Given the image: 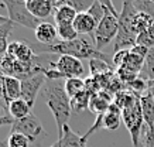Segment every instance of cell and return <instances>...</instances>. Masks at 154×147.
<instances>
[{"mask_svg":"<svg viewBox=\"0 0 154 147\" xmlns=\"http://www.w3.org/2000/svg\"><path fill=\"white\" fill-rule=\"evenodd\" d=\"M42 96L45 98L48 108L54 115L60 139L62 136V130L68 124V120L72 115L71 99L65 92V81H47L42 88Z\"/></svg>","mask_w":154,"mask_h":147,"instance_id":"1","label":"cell"},{"mask_svg":"<svg viewBox=\"0 0 154 147\" xmlns=\"http://www.w3.org/2000/svg\"><path fill=\"white\" fill-rule=\"evenodd\" d=\"M34 51H37L38 54H57V55H71L78 60L82 58H88L91 60H103V61L112 62L107 60V55L103 52L98 51L95 44L89 43L86 38L79 37L74 40V41H57L55 44H40L35 48H33ZM113 65V64H112Z\"/></svg>","mask_w":154,"mask_h":147,"instance_id":"2","label":"cell"},{"mask_svg":"<svg viewBox=\"0 0 154 147\" xmlns=\"http://www.w3.org/2000/svg\"><path fill=\"white\" fill-rule=\"evenodd\" d=\"M139 11L133 0H123V7L119 14V33L115 38V52L122 50H131L137 44V34L133 30V20Z\"/></svg>","mask_w":154,"mask_h":147,"instance_id":"3","label":"cell"},{"mask_svg":"<svg viewBox=\"0 0 154 147\" xmlns=\"http://www.w3.org/2000/svg\"><path fill=\"white\" fill-rule=\"evenodd\" d=\"M7 9L9 20L17 26H23L26 29L35 30L42 23L41 20L34 17L27 9V3L23 0H0Z\"/></svg>","mask_w":154,"mask_h":147,"instance_id":"4","label":"cell"},{"mask_svg":"<svg viewBox=\"0 0 154 147\" xmlns=\"http://www.w3.org/2000/svg\"><path fill=\"white\" fill-rule=\"evenodd\" d=\"M117 33H119V20L110 11H106L105 17L98 24L94 33V44L96 50L102 52L103 48L107 47V44H110L112 40L116 38Z\"/></svg>","mask_w":154,"mask_h":147,"instance_id":"5","label":"cell"},{"mask_svg":"<svg viewBox=\"0 0 154 147\" xmlns=\"http://www.w3.org/2000/svg\"><path fill=\"white\" fill-rule=\"evenodd\" d=\"M122 120L129 130L131 136V143L133 146L137 147L140 144V137H141V130L144 126V118L141 113L140 102H137L136 105L127 108V109L122 110Z\"/></svg>","mask_w":154,"mask_h":147,"instance_id":"6","label":"cell"},{"mask_svg":"<svg viewBox=\"0 0 154 147\" xmlns=\"http://www.w3.org/2000/svg\"><path fill=\"white\" fill-rule=\"evenodd\" d=\"M42 124L40 119L34 113H30L27 118L14 120L10 129V133H20L30 140V143L37 142V139L42 134Z\"/></svg>","mask_w":154,"mask_h":147,"instance_id":"7","label":"cell"},{"mask_svg":"<svg viewBox=\"0 0 154 147\" xmlns=\"http://www.w3.org/2000/svg\"><path fill=\"white\" fill-rule=\"evenodd\" d=\"M48 66L57 69L65 79H69V78H81V75H82L85 71L84 65H82V61L75 57H71V55H61V57H58L57 61L50 62Z\"/></svg>","mask_w":154,"mask_h":147,"instance_id":"8","label":"cell"},{"mask_svg":"<svg viewBox=\"0 0 154 147\" xmlns=\"http://www.w3.org/2000/svg\"><path fill=\"white\" fill-rule=\"evenodd\" d=\"M45 82H47V78H45V75L42 72L21 81V98L30 105L31 109H33L34 102L37 99L40 90L45 85Z\"/></svg>","mask_w":154,"mask_h":147,"instance_id":"9","label":"cell"},{"mask_svg":"<svg viewBox=\"0 0 154 147\" xmlns=\"http://www.w3.org/2000/svg\"><path fill=\"white\" fill-rule=\"evenodd\" d=\"M6 55H9V57L21 62H33L38 58V55L35 54L33 47L27 43H23V41H13V43H10Z\"/></svg>","mask_w":154,"mask_h":147,"instance_id":"10","label":"cell"},{"mask_svg":"<svg viewBox=\"0 0 154 147\" xmlns=\"http://www.w3.org/2000/svg\"><path fill=\"white\" fill-rule=\"evenodd\" d=\"M27 9L34 17L44 20L55 11V6L52 0H30L27 3Z\"/></svg>","mask_w":154,"mask_h":147,"instance_id":"11","label":"cell"},{"mask_svg":"<svg viewBox=\"0 0 154 147\" xmlns=\"http://www.w3.org/2000/svg\"><path fill=\"white\" fill-rule=\"evenodd\" d=\"M98 119L100 120V129H107V130H116L120 126L122 120V109L117 108L115 103L110 105V108L105 113L99 115Z\"/></svg>","mask_w":154,"mask_h":147,"instance_id":"12","label":"cell"},{"mask_svg":"<svg viewBox=\"0 0 154 147\" xmlns=\"http://www.w3.org/2000/svg\"><path fill=\"white\" fill-rule=\"evenodd\" d=\"M112 103H113V98L107 93V90H99L96 93H92V96H91L89 110L99 116V115L105 113L110 108Z\"/></svg>","mask_w":154,"mask_h":147,"instance_id":"13","label":"cell"},{"mask_svg":"<svg viewBox=\"0 0 154 147\" xmlns=\"http://www.w3.org/2000/svg\"><path fill=\"white\" fill-rule=\"evenodd\" d=\"M34 34H35V38L40 44H55L57 40H58V31H57V27L54 24L48 23V21H42L37 29L34 30Z\"/></svg>","mask_w":154,"mask_h":147,"instance_id":"14","label":"cell"},{"mask_svg":"<svg viewBox=\"0 0 154 147\" xmlns=\"http://www.w3.org/2000/svg\"><path fill=\"white\" fill-rule=\"evenodd\" d=\"M61 147H88L84 136H81L78 133H75L72 129L66 124L62 130V136L60 137Z\"/></svg>","mask_w":154,"mask_h":147,"instance_id":"15","label":"cell"},{"mask_svg":"<svg viewBox=\"0 0 154 147\" xmlns=\"http://www.w3.org/2000/svg\"><path fill=\"white\" fill-rule=\"evenodd\" d=\"M141 108V113L144 118V123L149 126H154V98L151 92L147 90L139 98Z\"/></svg>","mask_w":154,"mask_h":147,"instance_id":"16","label":"cell"},{"mask_svg":"<svg viewBox=\"0 0 154 147\" xmlns=\"http://www.w3.org/2000/svg\"><path fill=\"white\" fill-rule=\"evenodd\" d=\"M74 27L78 34H92L95 33V30L98 27V23L95 21L91 14L88 13H81L76 16V19L74 21Z\"/></svg>","mask_w":154,"mask_h":147,"instance_id":"17","label":"cell"},{"mask_svg":"<svg viewBox=\"0 0 154 147\" xmlns=\"http://www.w3.org/2000/svg\"><path fill=\"white\" fill-rule=\"evenodd\" d=\"M5 93L6 103H10L11 100L21 98V81L16 76H7L5 78Z\"/></svg>","mask_w":154,"mask_h":147,"instance_id":"18","label":"cell"},{"mask_svg":"<svg viewBox=\"0 0 154 147\" xmlns=\"http://www.w3.org/2000/svg\"><path fill=\"white\" fill-rule=\"evenodd\" d=\"M7 110H9V116H11L14 120L27 118L28 115L31 113V108H30V105H28L23 98L16 99V100H11L10 103H7Z\"/></svg>","mask_w":154,"mask_h":147,"instance_id":"19","label":"cell"},{"mask_svg":"<svg viewBox=\"0 0 154 147\" xmlns=\"http://www.w3.org/2000/svg\"><path fill=\"white\" fill-rule=\"evenodd\" d=\"M76 16H78V13L68 5L55 7V11H54V20H55L57 26L58 24H74Z\"/></svg>","mask_w":154,"mask_h":147,"instance_id":"20","label":"cell"},{"mask_svg":"<svg viewBox=\"0 0 154 147\" xmlns=\"http://www.w3.org/2000/svg\"><path fill=\"white\" fill-rule=\"evenodd\" d=\"M86 90V82L82 78H69L65 79V92L69 96V99Z\"/></svg>","mask_w":154,"mask_h":147,"instance_id":"21","label":"cell"},{"mask_svg":"<svg viewBox=\"0 0 154 147\" xmlns=\"http://www.w3.org/2000/svg\"><path fill=\"white\" fill-rule=\"evenodd\" d=\"M144 61H146V58H141V57H139V55H134V54L130 52L127 60L125 61V64H123L120 68H123L125 71L131 72V74L140 75L141 69H143V66H144Z\"/></svg>","mask_w":154,"mask_h":147,"instance_id":"22","label":"cell"},{"mask_svg":"<svg viewBox=\"0 0 154 147\" xmlns=\"http://www.w3.org/2000/svg\"><path fill=\"white\" fill-rule=\"evenodd\" d=\"M153 23H154V19L151 16L147 14V13H143V11H139V13L136 14L134 20H133V30H134V33L139 35V34L144 33Z\"/></svg>","mask_w":154,"mask_h":147,"instance_id":"23","label":"cell"},{"mask_svg":"<svg viewBox=\"0 0 154 147\" xmlns=\"http://www.w3.org/2000/svg\"><path fill=\"white\" fill-rule=\"evenodd\" d=\"M91 96L92 92L91 90H84L82 93L76 95L75 98L71 99V106H72V112H82L86 108L89 109V102H91Z\"/></svg>","mask_w":154,"mask_h":147,"instance_id":"24","label":"cell"},{"mask_svg":"<svg viewBox=\"0 0 154 147\" xmlns=\"http://www.w3.org/2000/svg\"><path fill=\"white\" fill-rule=\"evenodd\" d=\"M89 66H91L92 76H100L113 72V65L106 61H103V60H91Z\"/></svg>","mask_w":154,"mask_h":147,"instance_id":"25","label":"cell"},{"mask_svg":"<svg viewBox=\"0 0 154 147\" xmlns=\"http://www.w3.org/2000/svg\"><path fill=\"white\" fill-rule=\"evenodd\" d=\"M57 31H58L60 41H74L76 38H79V34L76 33L74 24H58Z\"/></svg>","mask_w":154,"mask_h":147,"instance_id":"26","label":"cell"},{"mask_svg":"<svg viewBox=\"0 0 154 147\" xmlns=\"http://www.w3.org/2000/svg\"><path fill=\"white\" fill-rule=\"evenodd\" d=\"M126 89L131 90V92H133V93H136L137 96H141L144 92H147V90H149V81L143 79V78L139 75L134 81H131L130 84H127Z\"/></svg>","mask_w":154,"mask_h":147,"instance_id":"27","label":"cell"},{"mask_svg":"<svg viewBox=\"0 0 154 147\" xmlns=\"http://www.w3.org/2000/svg\"><path fill=\"white\" fill-rule=\"evenodd\" d=\"M95 2L96 0H68L66 5L71 6L78 14H81V13H88Z\"/></svg>","mask_w":154,"mask_h":147,"instance_id":"28","label":"cell"},{"mask_svg":"<svg viewBox=\"0 0 154 147\" xmlns=\"http://www.w3.org/2000/svg\"><path fill=\"white\" fill-rule=\"evenodd\" d=\"M137 44L146 45V47H149V48L154 47V23L146 30L144 33L137 35Z\"/></svg>","mask_w":154,"mask_h":147,"instance_id":"29","label":"cell"},{"mask_svg":"<svg viewBox=\"0 0 154 147\" xmlns=\"http://www.w3.org/2000/svg\"><path fill=\"white\" fill-rule=\"evenodd\" d=\"M31 144L26 136L20 133H10L7 139V147H28Z\"/></svg>","mask_w":154,"mask_h":147,"instance_id":"30","label":"cell"},{"mask_svg":"<svg viewBox=\"0 0 154 147\" xmlns=\"http://www.w3.org/2000/svg\"><path fill=\"white\" fill-rule=\"evenodd\" d=\"M140 143L144 147H154V126H149L144 123L141 130Z\"/></svg>","mask_w":154,"mask_h":147,"instance_id":"31","label":"cell"},{"mask_svg":"<svg viewBox=\"0 0 154 147\" xmlns=\"http://www.w3.org/2000/svg\"><path fill=\"white\" fill-rule=\"evenodd\" d=\"M106 11H107V10L105 9V7H103V6L100 5V3H99L98 0H96V2L94 3V6L91 7V10L88 11V14H91V17H92V19H94L95 21H96V23L99 24L100 21H102L103 17H105Z\"/></svg>","mask_w":154,"mask_h":147,"instance_id":"32","label":"cell"},{"mask_svg":"<svg viewBox=\"0 0 154 147\" xmlns=\"http://www.w3.org/2000/svg\"><path fill=\"white\" fill-rule=\"evenodd\" d=\"M129 54H130V50H122V51L115 52V54H113V58H112L113 66H116V68H120V66L125 64V61L127 60Z\"/></svg>","mask_w":154,"mask_h":147,"instance_id":"33","label":"cell"},{"mask_svg":"<svg viewBox=\"0 0 154 147\" xmlns=\"http://www.w3.org/2000/svg\"><path fill=\"white\" fill-rule=\"evenodd\" d=\"M149 51H150L149 47H146V45H140V44H136L134 47L130 50L131 54H134V55H139V57H141V58H146V57H147Z\"/></svg>","mask_w":154,"mask_h":147,"instance_id":"34","label":"cell"},{"mask_svg":"<svg viewBox=\"0 0 154 147\" xmlns=\"http://www.w3.org/2000/svg\"><path fill=\"white\" fill-rule=\"evenodd\" d=\"M98 2L107 10V11H110L115 17H117V19H119V14H120V13H119V11H116V9H115V6H113L112 0H98Z\"/></svg>","mask_w":154,"mask_h":147,"instance_id":"35","label":"cell"},{"mask_svg":"<svg viewBox=\"0 0 154 147\" xmlns=\"http://www.w3.org/2000/svg\"><path fill=\"white\" fill-rule=\"evenodd\" d=\"M5 78L6 75L2 72V69H0V99H6V93H5Z\"/></svg>","mask_w":154,"mask_h":147,"instance_id":"36","label":"cell"},{"mask_svg":"<svg viewBox=\"0 0 154 147\" xmlns=\"http://www.w3.org/2000/svg\"><path fill=\"white\" fill-rule=\"evenodd\" d=\"M14 119L11 116H2L0 118V126H5V124H13Z\"/></svg>","mask_w":154,"mask_h":147,"instance_id":"37","label":"cell"},{"mask_svg":"<svg viewBox=\"0 0 154 147\" xmlns=\"http://www.w3.org/2000/svg\"><path fill=\"white\" fill-rule=\"evenodd\" d=\"M52 2H54V6H55V7H60V6H62V5H66L68 0H52Z\"/></svg>","mask_w":154,"mask_h":147,"instance_id":"38","label":"cell"},{"mask_svg":"<svg viewBox=\"0 0 154 147\" xmlns=\"http://www.w3.org/2000/svg\"><path fill=\"white\" fill-rule=\"evenodd\" d=\"M149 90L151 92V95L154 98V81H149Z\"/></svg>","mask_w":154,"mask_h":147,"instance_id":"39","label":"cell"},{"mask_svg":"<svg viewBox=\"0 0 154 147\" xmlns=\"http://www.w3.org/2000/svg\"><path fill=\"white\" fill-rule=\"evenodd\" d=\"M7 21H9V17H6V16H2V14H0V26L6 24Z\"/></svg>","mask_w":154,"mask_h":147,"instance_id":"40","label":"cell"},{"mask_svg":"<svg viewBox=\"0 0 154 147\" xmlns=\"http://www.w3.org/2000/svg\"><path fill=\"white\" fill-rule=\"evenodd\" d=\"M50 147H61V140H60V139H58V140H57V142L54 143L52 146H50Z\"/></svg>","mask_w":154,"mask_h":147,"instance_id":"41","label":"cell"},{"mask_svg":"<svg viewBox=\"0 0 154 147\" xmlns=\"http://www.w3.org/2000/svg\"><path fill=\"white\" fill-rule=\"evenodd\" d=\"M137 147H144V146H143V144H141V143H140V144H139V146H137Z\"/></svg>","mask_w":154,"mask_h":147,"instance_id":"42","label":"cell"},{"mask_svg":"<svg viewBox=\"0 0 154 147\" xmlns=\"http://www.w3.org/2000/svg\"><path fill=\"white\" fill-rule=\"evenodd\" d=\"M23 2H26V3H28V2H30V0H23Z\"/></svg>","mask_w":154,"mask_h":147,"instance_id":"43","label":"cell"},{"mask_svg":"<svg viewBox=\"0 0 154 147\" xmlns=\"http://www.w3.org/2000/svg\"><path fill=\"white\" fill-rule=\"evenodd\" d=\"M0 113H2V108H0ZM0 118H2V116H0Z\"/></svg>","mask_w":154,"mask_h":147,"instance_id":"44","label":"cell"},{"mask_svg":"<svg viewBox=\"0 0 154 147\" xmlns=\"http://www.w3.org/2000/svg\"><path fill=\"white\" fill-rule=\"evenodd\" d=\"M88 147H89V146H88Z\"/></svg>","mask_w":154,"mask_h":147,"instance_id":"45","label":"cell"}]
</instances>
